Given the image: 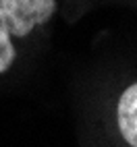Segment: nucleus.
<instances>
[{
	"mask_svg": "<svg viewBox=\"0 0 137 147\" xmlns=\"http://www.w3.org/2000/svg\"><path fill=\"white\" fill-rule=\"evenodd\" d=\"M56 8V0H0V79L23 64L25 48L52 21Z\"/></svg>",
	"mask_w": 137,
	"mask_h": 147,
	"instance_id": "f257e3e1",
	"label": "nucleus"
},
{
	"mask_svg": "<svg viewBox=\"0 0 137 147\" xmlns=\"http://www.w3.org/2000/svg\"><path fill=\"white\" fill-rule=\"evenodd\" d=\"M116 124L123 139L137 147V83L125 87L116 102Z\"/></svg>",
	"mask_w": 137,
	"mask_h": 147,
	"instance_id": "f03ea898",
	"label": "nucleus"
}]
</instances>
